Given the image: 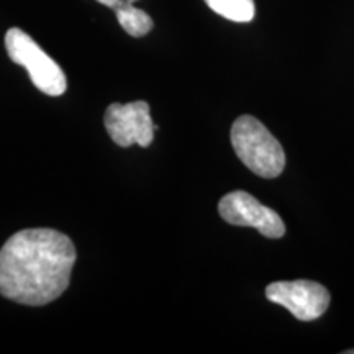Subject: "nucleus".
<instances>
[{
	"label": "nucleus",
	"instance_id": "nucleus-4",
	"mask_svg": "<svg viewBox=\"0 0 354 354\" xmlns=\"http://www.w3.org/2000/svg\"><path fill=\"white\" fill-rule=\"evenodd\" d=\"M266 297L282 305L300 322L320 318L330 305V292L315 281H279L266 287Z\"/></svg>",
	"mask_w": 354,
	"mask_h": 354
},
{
	"label": "nucleus",
	"instance_id": "nucleus-2",
	"mask_svg": "<svg viewBox=\"0 0 354 354\" xmlns=\"http://www.w3.org/2000/svg\"><path fill=\"white\" fill-rule=\"evenodd\" d=\"M232 145L243 165L256 176L274 179L284 171V149L258 118L251 115L236 118L232 127Z\"/></svg>",
	"mask_w": 354,
	"mask_h": 354
},
{
	"label": "nucleus",
	"instance_id": "nucleus-10",
	"mask_svg": "<svg viewBox=\"0 0 354 354\" xmlns=\"http://www.w3.org/2000/svg\"><path fill=\"white\" fill-rule=\"evenodd\" d=\"M344 354H354V349H348V351H344Z\"/></svg>",
	"mask_w": 354,
	"mask_h": 354
},
{
	"label": "nucleus",
	"instance_id": "nucleus-8",
	"mask_svg": "<svg viewBox=\"0 0 354 354\" xmlns=\"http://www.w3.org/2000/svg\"><path fill=\"white\" fill-rule=\"evenodd\" d=\"M205 3L227 20L245 24L254 19L253 0H205Z\"/></svg>",
	"mask_w": 354,
	"mask_h": 354
},
{
	"label": "nucleus",
	"instance_id": "nucleus-3",
	"mask_svg": "<svg viewBox=\"0 0 354 354\" xmlns=\"http://www.w3.org/2000/svg\"><path fill=\"white\" fill-rule=\"evenodd\" d=\"M6 48L13 63L24 66L28 71L30 79L38 91L51 97L64 94L68 82L63 69L24 30H8L6 35Z\"/></svg>",
	"mask_w": 354,
	"mask_h": 354
},
{
	"label": "nucleus",
	"instance_id": "nucleus-1",
	"mask_svg": "<svg viewBox=\"0 0 354 354\" xmlns=\"http://www.w3.org/2000/svg\"><path fill=\"white\" fill-rule=\"evenodd\" d=\"M76 248L53 228H28L12 234L0 250V295L39 307L64 294Z\"/></svg>",
	"mask_w": 354,
	"mask_h": 354
},
{
	"label": "nucleus",
	"instance_id": "nucleus-5",
	"mask_svg": "<svg viewBox=\"0 0 354 354\" xmlns=\"http://www.w3.org/2000/svg\"><path fill=\"white\" fill-rule=\"evenodd\" d=\"M149 112V104L145 100L110 105L105 112L104 122L113 143L122 148H128L131 145L146 148L151 145L156 127Z\"/></svg>",
	"mask_w": 354,
	"mask_h": 354
},
{
	"label": "nucleus",
	"instance_id": "nucleus-6",
	"mask_svg": "<svg viewBox=\"0 0 354 354\" xmlns=\"http://www.w3.org/2000/svg\"><path fill=\"white\" fill-rule=\"evenodd\" d=\"M221 218L236 227H251L268 238H281L286 225L276 212L256 201L245 190H234L221 198L218 203Z\"/></svg>",
	"mask_w": 354,
	"mask_h": 354
},
{
	"label": "nucleus",
	"instance_id": "nucleus-11",
	"mask_svg": "<svg viewBox=\"0 0 354 354\" xmlns=\"http://www.w3.org/2000/svg\"><path fill=\"white\" fill-rule=\"evenodd\" d=\"M127 2H131V3H135V2H138V0H127Z\"/></svg>",
	"mask_w": 354,
	"mask_h": 354
},
{
	"label": "nucleus",
	"instance_id": "nucleus-7",
	"mask_svg": "<svg viewBox=\"0 0 354 354\" xmlns=\"http://www.w3.org/2000/svg\"><path fill=\"white\" fill-rule=\"evenodd\" d=\"M118 24L130 37L140 38L148 35L153 30V20L145 10L135 7L131 2H125L120 8L115 10Z\"/></svg>",
	"mask_w": 354,
	"mask_h": 354
},
{
	"label": "nucleus",
	"instance_id": "nucleus-9",
	"mask_svg": "<svg viewBox=\"0 0 354 354\" xmlns=\"http://www.w3.org/2000/svg\"><path fill=\"white\" fill-rule=\"evenodd\" d=\"M97 2L102 3V6L112 8V10H117V8H120L127 0H97Z\"/></svg>",
	"mask_w": 354,
	"mask_h": 354
}]
</instances>
